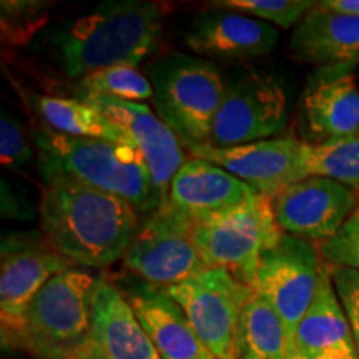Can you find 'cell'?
I'll use <instances>...</instances> for the list:
<instances>
[{"mask_svg":"<svg viewBox=\"0 0 359 359\" xmlns=\"http://www.w3.org/2000/svg\"><path fill=\"white\" fill-rule=\"evenodd\" d=\"M161 35L160 4L105 0L83 15L47 25L25 48L45 77L77 83L110 67H138L156 50Z\"/></svg>","mask_w":359,"mask_h":359,"instance_id":"1","label":"cell"},{"mask_svg":"<svg viewBox=\"0 0 359 359\" xmlns=\"http://www.w3.org/2000/svg\"><path fill=\"white\" fill-rule=\"evenodd\" d=\"M43 183L40 226L53 251L85 268H107L123 259L142 223L128 201L70 180Z\"/></svg>","mask_w":359,"mask_h":359,"instance_id":"2","label":"cell"},{"mask_svg":"<svg viewBox=\"0 0 359 359\" xmlns=\"http://www.w3.org/2000/svg\"><path fill=\"white\" fill-rule=\"evenodd\" d=\"M32 140L43 182L62 178L111 193L142 218L161 206L145 158L128 143L69 137L43 127L32 130Z\"/></svg>","mask_w":359,"mask_h":359,"instance_id":"3","label":"cell"},{"mask_svg":"<svg viewBox=\"0 0 359 359\" xmlns=\"http://www.w3.org/2000/svg\"><path fill=\"white\" fill-rule=\"evenodd\" d=\"M147 77L154 87L156 115L185 148L210 145L224 93V75L206 58L173 52L151 62Z\"/></svg>","mask_w":359,"mask_h":359,"instance_id":"4","label":"cell"},{"mask_svg":"<svg viewBox=\"0 0 359 359\" xmlns=\"http://www.w3.org/2000/svg\"><path fill=\"white\" fill-rule=\"evenodd\" d=\"M283 235L273 198L262 193L236 208L193 224V241L205 266L224 268L251 288L259 259Z\"/></svg>","mask_w":359,"mask_h":359,"instance_id":"5","label":"cell"},{"mask_svg":"<svg viewBox=\"0 0 359 359\" xmlns=\"http://www.w3.org/2000/svg\"><path fill=\"white\" fill-rule=\"evenodd\" d=\"M97 278L69 268L39 291L25 318L24 349L37 359H55L90 341L92 291Z\"/></svg>","mask_w":359,"mask_h":359,"instance_id":"6","label":"cell"},{"mask_svg":"<svg viewBox=\"0 0 359 359\" xmlns=\"http://www.w3.org/2000/svg\"><path fill=\"white\" fill-rule=\"evenodd\" d=\"M288 90L280 75L246 67L224 77L210 145L218 148L276 138L288 125Z\"/></svg>","mask_w":359,"mask_h":359,"instance_id":"7","label":"cell"},{"mask_svg":"<svg viewBox=\"0 0 359 359\" xmlns=\"http://www.w3.org/2000/svg\"><path fill=\"white\" fill-rule=\"evenodd\" d=\"M193 224L170 205H161L142 218L123 257L125 268L163 290L198 275L206 266L193 241Z\"/></svg>","mask_w":359,"mask_h":359,"instance_id":"8","label":"cell"},{"mask_svg":"<svg viewBox=\"0 0 359 359\" xmlns=\"http://www.w3.org/2000/svg\"><path fill=\"white\" fill-rule=\"evenodd\" d=\"M321 266L318 246L290 235H283L259 259L253 290L281 318L288 333L291 358L296 330L316 296Z\"/></svg>","mask_w":359,"mask_h":359,"instance_id":"9","label":"cell"},{"mask_svg":"<svg viewBox=\"0 0 359 359\" xmlns=\"http://www.w3.org/2000/svg\"><path fill=\"white\" fill-rule=\"evenodd\" d=\"M167 291L206 349L217 359H231L240 314L255 290L224 268H206Z\"/></svg>","mask_w":359,"mask_h":359,"instance_id":"10","label":"cell"},{"mask_svg":"<svg viewBox=\"0 0 359 359\" xmlns=\"http://www.w3.org/2000/svg\"><path fill=\"white\" fill-rule=\"evenodd\" d=\"M74 263L50 246L29 243L22 238H7L0 264V318L6 346L24 348L25 318L30 304L48 280Z\"/></svg>","mask_w":359,"mask_h":359,"instance_id":"11","label":"cell"},{"mask_svg":"<svg viewBox=\"0 0 359 359\" xmlns=\"http://www.w3.org/2000/svg\"><path fill=\"white\" fill-rule=\"evenodd\" d=\"M74 98L92 105L127 135L145 158L161 205L167 203L175 175L187 161L182 142L173 130L145 103L116 100L88 92H75Z\"/></svg>","mask_w":359,"mask_h":359,"instance_id":"12","label":"cell"},{"mask_svg":"<svg viewBox=\"0 0 359 359\" xmlns=\"http://www.w3.org/2000/svg\"><path fill=\"white\" fill-rule=\"evenodd\" d=\"M188 151L224 168L271 198L308 178L304 142L294 137H276L226 148L198 145L188 148Z\"/></svg>","mask_w":359,"mask_h":359,"instance_id":"13","label":"cell"},{"mask_svg":"<svg viewBox=\"0 0 359 359\" xmlns=\"http://www.w3.org/2000/svg\"><path fill=\"white\" fill-rule=\"evenodd\" d=\"M359 193L323 177H308L273 198L276 222L285 235L323 243L341 230L356 210Z\"/></svg>","mask_w":359,"mask_h":359,"instance_id":"14","label":"cell"},{"mask_svg":"<svg viewBox=\"0 0 359 359\" xmlns=\"http://www.w3.org/2000/svg\"><path fill=\"white\" fill-rule=\"evenodd\" d=\"M299 115L304 143L359 135V62L314 70L299 97Z\"/></svg>","mask_w":359,"mask_h":359,"instance_id":"15","label":"cell"},{"mask_svg":"<svg viewBox=\"0 0 359 359\" xmlns=\"http://www.w3.org/2000/svg\"><path fill=\"white\" fill-rule=\"evenodd\" d=\"M280 42V30L245 13L217 8L193 17L183 43L201 58L250 60L268 55Z\"/></svg>","mask_w":359,"mask_h":359,"instance_id":"16","label":"cell"},{"mask_svg":"<svg viewBox=\"0 0 359 359\" xmlns=\"http://www.w3.org/2000/svg\"><path fill=\"white\" fill-rule=\"evenodd\" d=\"M255 195L258 191L243 180L212 161L193 156L175 175L165 205L198 223L236 208Z\"/></svg>","mask_w":359,"mask_h":359,"instance_id":"17","label":"cell"},{"mask_svg":"<svg viewBox=\"0 0 359 359\" xmlns=\"http://www.w3.org/2000/svg\"><path fill=\"white\" fill-rule=\"evenodd\" d=\"M90 344L102 359H160L127 296L105 278L92 291Z\"/></svg>","mask_w":359,"mask_h":359,"instance_id":"18","label":"cell"},{"mask_svg":"<svg viewBox=\"0 0 359 359\" xmlns=\"http://www.w3.org/2000/svg\"><path fill=\"white\" fill-rule=\"evenodd\" d=\"M125 296L160 359H217L167 290L142 281Z\"/></svg>","mask_w":359,"mask_h":359,"instance_id":"19","label":"cell"},{"mask_svg":"<svg viewBox=\"0 0 359 359\" xmlns=\"http://www.w3.org/2000/svg\"><path fill=\"white\" fill-rule=\"evenodd\" d=\"M290 53L298 64L316 69L359 62V15L327 11L316 2L293 29Z\"/></svg>","mask_w":359,"mask_h":359,"instance_id":"20","label":"cell"},{"mask_svg":"<svg viewBox=\"0 0 359 359\" xmlns=\"http://www.w3.org/2000/svg\"><path fill=\"white\" fill-rule=\"evenodd\" d=\"M354 354H358V349L336 294L331 266L323 262L316 296L296 330L294 354L291 359H325Z\"/></svg>","mask_w":359,"mask_h":359,"instance_id":"21","label":"cell"},{"mask_svg":"<svg viewBox=\"0 0 359 359\" xmlns=\"http://www.w3.org/2000/svg\"><path fill=\"white\" fill-rule=\"evenodd\" d=\"M19 93L30 114L40 122V127L69 137L100 138L132 145L122 130L88 103L77 98L42 95L24 88H19Z\"/></svg>","mask_w":359,"mask_h":359,"instance_id":"22","label":"cell"},{"mask_svg":"<svg viewBox=\"0 0 359 359\" xmlns=\"http://www.w3.org/2000/svg\"><path fill=\"white\" fill-rule=\"evenodd\" d=\"M290 339L278 313L251 294L238 321L231 359H290Z\"/></svg>","mask_w":359,"mask_h":359,"instance_id":"23","label":"cell"},{"mask_svg":"<svg viewBox=\"0 0 359 359\" xmlns=\"http://www.w3.org/2000/svg\"><path fill=\"white\" fill-rule=\"evenodd\" d=\"M308 177H323L359 193V135L304 143Z\"/></svg>","mask_w":359,"mask_h":359,"instance_id":"24","label":"cell"},{"mask_svg":"<svg viewBox=\"0 0 359 359\" xmlns=\"http://www.w3.org/2000/svg\"><path fill=\"white\" fill-rule=\"evenodd\" d=\"M75 92L98 93L132 103L154 98V87L145 74L132 65H116L88 75L75 83Z\"/></svg>","mask_w":359,"mask_h":359,"instance_id":"25","label":"cell"},{"mask_svg":"<svg viewBox=\"0 0 359 359\" xmlns=\"http://www.w3.org/2000/svg\"><path fill=\"white\" fill-rule=\"evenodd\" d=\"M217 8L245 13L276 29H294L304 15L316 6L311 0H222L213 4Z\"/></svg>","mask_w":359,"mask_h":359,"instance_id":"26","label":"cell"},{"mask_svg":"<svg viewBox=\"0 0 359 359\" xmlns=\"http://www.w3.org/2000/svg\"><path fill=\"white\" fill-rule=\"evenodd\" d=\"M52 4L48 2H19V0H4L0 4L2 11V37L8 45H29L35 35L47 27V13Z\"/></svg>","mask_w":359,"mask_h":359,"instance_id":"27","label":"cell"},{"mask_svg":"<svg viewBox=\"0 0 359 359\" xmlns=\"http://www.w3.org/2000/svg\"><path fill=\"white\" fill-rule=\"evenodd\" d=\"M321 259L331 266L359 271V203L333 238L318 245Z\"/></svg>","mask_w":359,"mask_h":359,"instance_id":"28","label":"cell"},{"mask_svg":"<svg viewBox=\"0 0 359 359\" xmlns=\"http://www.w3.org/2000/svg\"><path fill=\"white\" fill-rule=\"evenodd\" d=\"M0 156L4 167H24L34 156V150L20 123L11 111H2L0 118Z\"/></svg>","mask_w":359,"mask_h":359,"instance_id":"29","label":"cell"},{"mask_svg":"<svg viewBox=\"0 0 359 359\" xmlns=\"http://www.w3.org/2000/svg\"><path fill=\"white\" fill-rule=\"evenodd\" d=\"M331 266V264H330ZM331 278L341 306L346 314L354 344L359 354V271L349 268L331 266Z\"/></svg>","mask_w":359,"mask_h":359,"instance_id":"30","label":"cell"},{"mask_svg":"<svg viewBox=\"0 0 359 359\" xmlns=\"http://www.w3.org/2000/svg\"><path fill=\"white\" fill-rule=\"evenodd\" d=\"M327 11L349 13V15H359V0H323L318 2Z\"/></svg>","mask_w":359,"mask_h":359,"instance_id":"31","label":"cell"},{"mask_svg":"<svg viewBox=\"0 0 359 359\" xmlns=\"http://www.w3.org/2000/svg\"><path fill=\"white\" fill-rule=\"evenodd\" d=\"M55 359H102V358L95 353V349L92 348V344H90V341H88L87 344H83V346L79 348L77 351L69 353V354H65V356H60Z\"/></svg>","mask_w":359,"mask_h":359,"instance_id":"32","label":"cell"}]
</instances>
